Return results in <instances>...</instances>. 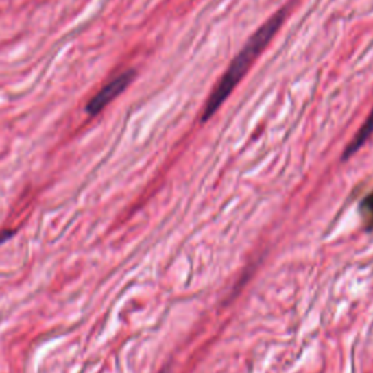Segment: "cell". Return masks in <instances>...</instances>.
Returning <instances> with one entry per match:
<instances>
[{
  "label": "cell",
  "mask_w": 373,
  "mask_h": 373,
  "mask_svg": "<svg viewBox=\"0 0 373 373\" xmlns=\"http://www.w3.org/2000/svg\"><path fill=\"white\" fill-rule=\"evenodd\" d=\"M160 373H168V372H167V370H163V372H160Z\"/></svg>",
  "instance_id": "cell-5"
},
{
  "label": "cell",
  "mask_w": 373,
  "mask_h": 373,
  "mask_svg": "<svg viewBox=\"0 0 373 373\" xmlns=\"http://www.w3.org/2000/svg\"><path fill=\"white\" fill-rule=\"evenodd\" d=\"M134 77V72L132 70H128V72L121 73L120 76H117L115 79H112L110 84L105 85L95 97H93L89 104L86 105V111L91 115H95L98 112H101L107 105L120 95V93L130 85V82Z\"/></svg>",
  "instance_id": "cell-2"
},
{
  "label": "cell",
  "mask_w": 373,
  "mask_h": 373,
  "mask_svg": "<svg viewBox=\"0 0 373 373\" xmlns=\"http://www.w3.org/2000/svg\"><path fill=\"white\" fill-rule=\"evenodd\" d=\"M361 215L368 220V224L373 226V191L363 198V202L360 204Z\"/></svg>",
  "instance_id": "cell-4"
},
{
  "label": "cell",
  "mask_w": 373,
  "mask_h": 373,
  "mask_svg": "<svg viewBox=\"0 0 373 373\" xmlns=\"http://www.w3.org/2000/svg\"><path fill=\"white\" fill-rule=\"evenodd\" d=\"M372 133H373V111L370 112L369 119L365 121L363 125H361V128L357 132L354 139L352 140V143L347 146V150L344 152L343 159H348L353 154H356V152L365 145L366 140L372 136Z\"/></svg>",
  "instance_id": "cell-3"
},
{
  "label": "cell",
  "mask_w": 373,
  "mask_h": 373,
  "mask_svg": "<svg viewBox=\"0 0 373 373\" xmlns=\"http://www.w3.org/2000/svg\"><path fill=\"white\" fill-rule=\"evenodd\" d=\"M283 21H285V10H280L252 35V37L248 40V43L245 44V47L241 50V53L233 58L229 69L217 82L212 95L208 97L204 105L203 117H202L203 121H207L210 117L215 115V112L220 108V105L228 99V97L233 92V89H235L237 85L239 84V80L245 76V73L248 72V69L251 67L255 58L260 56V53L265 49L267 44L270 43V40L274 37L277 29L282 27Z\"/></svg>",
  "instance_id": "cell-1"
}]
</instances>
